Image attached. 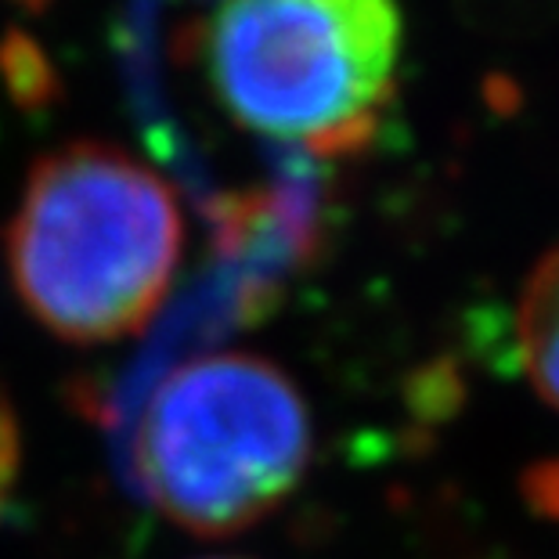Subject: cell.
Returning <instances> with one entry per match:
<instances>
[{"mask_svg": "<svg viewBox=\"0 0 559 559\" xmlns=\"http://www.w3.org/2000/svg\"><path fill=\"white\" fill-rule=\"evenodd\" d=\"M15 4L29 8V11H40V8H47V0H15Z\"/></svg>", "mask_w": 559, "mask_h": 559, "instance_id": "5b68a950", "label": "cell"}, {"mask_svg": "<svg viewBox=\"0 0 559 559\" xmlns=\"http://www.w3.org/2000/svg\"><path fill=\"white\" fill-rule=\"evenodd\" d=\"M311 462V412L289 372L249 350L174 365L141 397L130 473L177 527L224 538L267 520Z\"/></svg>", "mask_w": 559, "mask_h": 559, "instance_id": "7a4b0ae2", "label": "cell"}, {"mask_svg": "<svg viewBox=\"0 0 559 559\" xmlns=\"http://www.w3.org/2000/svg\"><path fill=\"white\" fill-rule=\"evenodd\" d=\"M185 253L170 181L105 141L33 163L8 228L11 282L58 340L98 347L156 318Z\"/></svg>", "mask_w": 559, "mask_h": 559, "instance_id": "6da1fadb", "label": "cell"}, {"mask_svg": "<svg viewBox=\"0 0 559 559\" xmlns=\"http://www.w3.org/2000/svg\"><path fill=\"white\" fill-rule=\"evenodd\" d=\"M206 73L235 123L336 159L368 148L394 102L397 0H217Z\"/></svg>", "mask_w": 559, "mask_h": 559, "instance_id": "3957f363", "label": "cell"}, {"mask_svg": "<svg viewBox=\"0 0 559 559\" xmlns=\"http://www.w3.org/2000/svg\"><path fill=\"white\" fill-rule=\"evenodd\" d=\"M516 347L534 390L559 408V246L538 260L520 293Z\"/></svg>", "mask_w": 559, "mask_h": 559, "instance_id": "277c9868", "label": "cell"}]
</instances>
